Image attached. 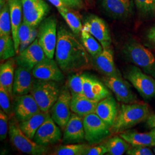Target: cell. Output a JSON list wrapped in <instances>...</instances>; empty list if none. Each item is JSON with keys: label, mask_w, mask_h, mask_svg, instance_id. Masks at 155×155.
I'll return each mask as SVG.
<instances>
[{"label": "cell", "mask_w": 155, "mask_h": 155, "mask_svg": "<svg viewBox=\"0 0 155 155\" xmlns=\"http://www.w3.org/2000/svg\"><path fill=\"white\" fill-rule=\"evenodd\" d=\"M83 29L91 33L102 45L103 48L110 47L111 38L107 24L99 17L90 16L85 21Z\"/></svg>", "instance_id": "12"}, {"label": "cell", "mask_w": 155, "mask_h": 155, "mask_svg": "<svg viewBox=\"0 0 155 155\" xmlns=\"http://www.w3.org/2000/svg\"><path fill=\"white\" fill-rule=\"evenodd\" d=\"M147 125L151 128L155 127V114H150L147 120Z\"/></svg>", "instance_id": "44"}, {"label": "cell", "mask_w": 155, "mask_h": 155, "mask_svg": "<svg viewBox=\"0 0 155 155\" xmlns=\"http://www.w3.org/2000/svg\"><path fill=\"white\" fill-rule=\"evenodd\" d=\"M9 135L12 144L24 153L45 155L47 151V147L37 144L23 133L16 117H12L9 123Z\"/></svg>", "instance_id": "5"}, {"label": "cell", "mask_w": 155, "mask_h": 155, "mask_svg": "<svg viewBox=\"0 0 155 155\" xmlns=\"http://www.w3.org/2000/svg\"><path fill=\"white\" fill-rule=\"evenodd\" d=\"M106 86L115 94L118 101L124 104L136 103V95L131 90L129 84L122 79L121 75H114L104 78Z\"/></svg>", "instance_id": "11"}, {"label": "cell", "mask_w": 155, "mask_h": 155, "mask_svg": "<svg viewBox=\"0 0 155 155\" xmlns=\"http://www.w3.org/2000/svg\"><path fill=\"white\" fill-rule=\"evenodd\" d=\"M147 38L151 43L155 45V25L150 29L147 34Z\"/></svg>", "instance_id": "42"}, {"label": "cell", "mask_w": 155, "mask_h": 155, "mask_svg": "<svg viewBox=\"0 0 155 155\" xmlns=\"http://www.w3.org/2000/svg\"><path fill=\"white\" fill-rule=\"evenodd\" d=\"M58 10L64 20L66 21L73 33L75 35L79 36L81 33L83 26L79 15L75 10L71 9L67 6H65L62 9Z\"/></svg>", "instance_id": "28"}, {"label": "cell", "mask_w": 155, "mask_h": 155, "mask_svg": "<svg viewBox=\"0 0 155 155\" xmlns=\"http://www.w3.org/2000/svg\"><path fill=\"white\" fill-rule=\"evenodd\" d=\"M136 5L145 14L155 13V0H134Z\"/></svg>", "instance_id": "37"}, {"label": "cell", "mask_w": 155, "mask_h": 155, "mask_svg": "<svg viewBox=\"0 0 155 155\" xmlns=\"http://www.w3.org/2000/svg\"><path fill=\"white\" fill-rule=\"evenodd\" d=\"M61 139L59 127L52 117L49 116L38 129L33 140L37 144L47 147L60 141Z\"/></svg>", "instance_id": "15"}, {"label": "cell", "mask_w": 155, "mask_h": 155, "mask_svg": "<svg viewBox=\"0 0 155 155\" xmlns=\"http://www.w3.org/2000/svg\"><path fill=\"white\" fill-rule=\"evenodd\" d=\"M32 76L31 70L23 67H17L13 84V94L17 97L30 93L34 81Z\"/></svg>", "instance_id": "20"}, {"label": "cell", "mask_w": 155, "mask_h": 155, "mask_svg": "<svg viewBox=\"0 0 155 155\" xmlns=\"http://www.w3.org/2000/svg\"><path fill=\"white\" fill-rule=\"evenodd\" d=\"M68 86L72 98L84 96L83 94V74L78 73L69 78Z\"/></svg>", "instance_id": "33"}, {"label": "cell", "mask_w": 155, "mask_h": 155, "mask_svg": "<svg viewBox=\"0 0 155 155\" xmlns=\"http://www.w3.org/2000/svg\"><path fill=\"white\" fill-rule=\"evenodd\" d=\"M118 113L117 104L111 95L100 101L95 112L110 127L115 121Z\"/></svg>", "instance_id": "21"}, {"label": "cell", "mask_w": 155, "mask_h": 155, "mask_svg": "<svg viewBox=\"0 0 155 155\" xmlns=\"http://www.w3.org/2000/svg\"><path fill=\"white\" fill-rule=\"evenodd\" d=\"M81 36L83 46L92 57L97 55L102 51L104 48L102 45L89 32L82 29Z\"/></svg>", "instance_id": "31"}, {"label": "cell", "mask_w": 155, "mask_h": 155, "mask_svg": "<svg viewBox=\"0 0 155 155\" xmlns=\"http://www.w3.org/2000/svg\"><path fill=\"white\" fill-rule=\"evenodd\" d=\"M50 116L49 111H40L25 121L18 122L23 133L29 139L33 140L39 127Z\"/></svg>", "instance_id": "25"}, {"label": "cell", "mask_w": 155, "mask_h": 155, "mask_svg": "<svg viewBox=\"0 0 155 155\" xmlns=\"http://www.w3.org/2000/svg\"><path fill=\"white\" fill-rule=\"evenodd\" d=\"M129 144L121 136H114L108 139L104 145L108 155H122L130 148Z\"/></svg>", "instance_id": "29"}, {"label": "cell", "mask_w": 155, "mask_h": 155, "mask_svg": "<svg viewBox=\"0 0 155 155\" xmlns=\"http://www.w3.org/2000/svg\"><path fill=\"white\" fill-rule=\"evenodd\" d=\"M40 111L41 110L32 94L17 97L14 113L18 122L28 120Z\"/></svg>", "instance_id": "16"}, {"label": "cell", "mask_w": 155, "mask_h": 155, "mask_svg": "<svg viewBox=\"0 0 155 155\" xmlns=\"http://www.w3.org/2000/svg\"><path fill=\"white\" fill-rule=\"evenodd\" d=\"M83 94L90 100L100 102L111 95L110 92L99 80L86 74H83Z\"/></svg>", "instance_id": "17"}, {"label": "cell", "mask_w": 155, "mask_h": 155, "mask_svg": "<svg viewBox=\"0 0 155 155\" xmlns=\"http://www.w3.org/2000/svg\"><path fill=\"white\" fill-rule=\"evenodd\" d=\"M12 97L2 86L0 85V106L1 109L10 116L12 114L11 98Z\"/></svg>", "instance_id": "36"}, {"label": "cell", "mask_w": 155, "mask_h": 155, "mask_svg": "<svg viewBox=\"0 0 155 155\" xmlns=\"http://www.w3.org/2000/svg\"><path fill=\"white\" fill-rule=\"evenodd\" d=\"M149 106L146 104H122L116 120L110 127L111 133H121L147 121L150 115Z\"/></svg>", "instance_id": "2"}, {"label": "cell", "mask_w": 155, "mask_h": 155, "mask_svg": "<svg viewBox=\"0 0 155 155\" xmlns=\"http://www.w3.org/2000/svg\"><path fill=\"white\" fill-rule=\"evenodd\" d=\"M153 153H155V148H153Z\"/></svg>", "instance_id": "47"}, {"label": "cell", "mask_w": 155, "mask_h": 155, "mask_svg": "<svg viewBox=\"0 0 155 155\" xmlns=\"http://www.w3.org/2000/svg\"><path fill=\"white\" fill-rule=\"evenodd\" d=\"M9 132L8 115L3 110H0V139L3 141L6 138Z\"/></svg>", "instance_id": "38"}, {"label": "cell", "mask_w": 155, "mask_h": 155, "mask_svg": "<svg viewBox=\"0 0 155 155\" xmlns=\"http://www.w3.org/2000/svg\"><path fill=\"white\" fill-rule=\"evenodd\" d=\"M123 51L130 61L155 78V56L150 50L132 40L126 43Z\"/></svg>", "instance_id": "3"}, {"label": "cell", "mask_w": 155, "mask_h": 155, "mask_svg": "<svg viewBox=\"0 0 155 155\" xmlns=\"http://www.w3.org/2000/svg\"><path fill=\"white\" fill-rule=\"evenodd\" d=\"M150 133H151L154 137H155V127H153L152 129L150 132Z\"/></svg>", "instance_id": "45"}, {"label": "cell", "mask_w": 155, "mask_h": 155, "mask_svg": "<svg viewBox=\"0 0 155 155\" xmlns=\"http://www.w3.org/2000/svg\"><path fill=\"white\" fill-rule=\"evenodd\" d=\"M107 153V150L105 146L100 145L94 147H89L84 152L83 155H103Z\"/></svg>", "instance_id": "40"}, {"label": "cell", "mask_w": 155, "mask_h": 155, "mask_svg": "<svg viewBox=\"0 0 155 155\" xmlns=\"http://www.w3.org/2000/svg\"><path fill=\"white\" fill-rule=\"evenodd\" d=\"M85 140L89 144L100 143L110 134V127L96 113L83 117Z\"/></svg>", "instance_id": "8"}, {"label": "cell", "mask_w": 155, "mask_h": 155, "mask_svg": "<svg viewBox=\"0 0 155 155\" xmlns=\"http://www.w3.org/2000/svg\"><path fill=\"white\" fill-rule=\"evenodd\" d=\"M98 102L90 100L85 96L72 97L71 109L73 113L83 118L95 112Z\"/></svg>", "instance_id": "26"}, {"label": "cell", "mask_w": 155, "mask_h": 155, "mask_svg": "<svg viewBox=\"0 0 155 155\" xmlns=\"http://www.w3.org/2000/svg\"><path fill=\"white\" fill-rule=\"evenodd\" d=\"M75 35L63 27L58 31L56 61L63 72H77L90 66L88 52Z\"/></svg>", "instance_id": "1"}, {"label": "cell", "mask_w": 155, "mask_h": 155, "mask_svg": "<svg viewBox=\"0 0 155 155\" xmlns=\"http://www.w3.org/2000/svg\"><path fill=\"white\" fill-rule=\"evenodd\" d=\"M15 59L10 58L1 64L0 66V85L12 97L13 84L15 74Z\"/></svg>", "instance_id": "24"}, {"label": "cell", "mask_w": 155, "mask_h": 155, "mask_svg": "<svg viewBox=\"0 0 155 155\" xmlns=\"http://www.w3.org/2000/svg\"><path fill=\"white\" fill-rule=\"evenodd\" d=\"M127 153L129 155H154L152 150L148 147H133L128 150Z\"/></svg>", "instance_id": "39"}, {"label": "cell", "mask_w": 155, "mask_h": 155, "mask_svg": "<svg viewBox=\"0 0 155 155\" xmlns=\"http://www.w3.org/2000/svg\"><path fill=\"white\" fill-rule=\"evenodd\" d=\"M32 28L33 27H31L27 23L22 21L18 31V38L20 40V48L18 54L24 50L25 45L27 43L28 40L31 37Z\"/></svg>", "instance_id": "35"}, {"label": "cell", "mask_w": 155, "mask_h": 155, "mask_svg": "<svg viewBox=\"0 0 155 155\" xmlns=\"http://www.w3.org/2000/svg\"><path fill=\"white\" fill-rule=\"evenodd\" d=\"M61 90L56 82L36 79L33 81L30 93L41 111H49L58 100Z\"/></svg>", "instance_id": "4"}, {"label": "cell", "mask_w": 155, "mask_h": 155, "mask_svg": "<svg viewBox=\"0 0 155 155\" xmlns=\"http://www.w3.org/2000/svg\"><path fill=\"white\" fill-rule=\"evenodd\" d=\"M87 144H68L61 145L56 150L54 155H83L84 152L89 148Z\"/></svg>", "instance_id": "34"}, {"label": "cell", "mask_w": 155, "mask_h": 155, "mask_svg": "<svg viewBox=\"0 0 155 155\" xmlns=\"http://www.w3.org/2000/svg\"><path fill=\"white\" fill-rule=\"evenodd\" d=\"M33 77L40 80L59 82L64 79V75L56 61L46 57L33 67Z\"/></svg>", "instance_id": "13"}, {"label": "cell", "mask_w": 155, "mask_h": 155, "mask_svg": "<svg viewBox=\"0 0 155 155\" xmlns=\"http://www.w3.org/2000/svg\"><path fill=\"white\" fill-rule=\"evenodd\" d=\"M64 5L75 11L81 10L84 6L82 0H60Z\"/></svg>", "instance_id": "41"}, {"label": "cell", "mask_w": 155, "mask_h": 155, "mask_svg": "<svg viewBox=\"0 0 155 155\" xmlns=\"http://www.w3.org/2000/svg\"><path fill=\"white\" fill-rule=\"evenodd\" d=\"M46 57L36 38L31 45L18 54L15 59L18 66L23 67L32 71L34 67Z\"/></svg>", "instance_id": "14"}, {"label": "cell", "mask_w": 155, "mask_h": 155, "mask_svg": "<svg viewBox=\"0 0 155 155\" xmlns=\"http://www.w3.org/2000/svg\"><path fill=\"white\" fill-rule=\"evenodd\" d=\"M37 39L46 56L53 59L55 53L58 39L57 20L55 17L51 16L45 18L40 23Z\"/></svg>", "instance_id": "6"}, {"label": "cell", "mask_w": 155, "mask_h": 155, "mask_svg": "<svg viewBox=\"0 0 155 155\" xmlns=\"http://www.w3.org/2000/svg\"><path fill=\"white\" fill-rule=\"evenodd\" d=\"M10 7L11 20L12 36L15 42V50L17 55L19 52L20 40L18 38L19 29L22 23V8L21 0H8Z\"/></svg>", "instance_id": "22"}, {"label": "cell", "mask_w": 155, "mask_h": 155, "mask_svg": "<svg viewBox=\"0 0 155 155\" xmlns=\"http://www.w3.org/2000/svg\"><path fill=\"white\" fill-rule=\"evenodd\" d=\"M105 11L115 18H124L129 12V4L124 0H102Z\"/></svg>", "instance_id": "27"}, {"label": "cell", "mask_w": 155, "mask_h": 155, "mask_svg": "<svg viewBox=\"0 0 155 155\" xmlns=\"http://www.w3.org/2000/svg\"><path fill=\"white\" fill-rule=\"evenodd\" d=\"M85 139L83 118L73 113L64 129L63 141L65 143H79Z\"/></svg>", "instance_id": "18"}, {"label": "cell", "mask_w": 155, "mask_h": 155, "mask_svg": "<svg viewBox=\"0 0 155 155\" xmlns=\"http://www.w3.org/2000/svg\"><path fill=\"white\" fill-rule=\"evenodd\" d=\"M120 136L132 147H154L155 137L150 133H140L134 130H127Z\"/></svg>", "instance_id": "23"}, {"label": "cell", "mask_w": 155, "mask_h": 155, "mask_svg": "<svg viewBox=\"0 0 155 155\" xmlns=\"http://www.w3.org/2000/svg\"><path fill=\"white\" fill-rule=\"evenodd\" d=\"M72 95L66 86L63 87L60 95L51 108V117L56 124L64 130L71 116Z\"/></svg>", "instance_id": "10"}, {"label": "cell", "mask_w": 155, "mask_h": 155, "mask_svg": "<svg viewBox=\"0 0 155 155\" xmlns=\"http://www.w3.org/2000/svg\"><path fill=\"white\" fill-rule=\"evenodd\" d=\"M23 21L31 27H38L50 12L44 0H21Z\"/></svg>", "instance_id": "9"}, {"label": "cell", "mask_w": 155, "mask_h": 155, "mask_svg": "<svg viewBox=\"0 0 155 155\" xmlns=\"http://www.w3.org/2000/svg\"><path fill=\"white\" fill-rule=\"evenodd\" d=\"M125 2H127L128 4H129V0H124Z\"/></svg>", "instance_id": "46"}, {"label": "cell", "mask_w": 155, "mask_h": 155, "mask_svg": "<svg viewBox=\"0 0 155 155\" xmlns=\"http://www.w3.org/2000/svg\"><path fill=\"white\" fill-rule=\"evenodd\" d=\"M15 42L12 36H0V59L5 61L16 55Z\"/></svg>", "instance_id": "32"}, {"label": "cell", "mask_w": 155, "mask_h": 155, "mask_svg": "<svg viewBox=\"0 0 155 155\" xmlns=\"http://www.w3.org/2000/svg\"><path fill=\"white\" fill-rule=\"evenodd\" d=\"M125 77L145 99L155 97V78L141 71L139 67H129Z\"/></svg>", "instance_id": "7"}, {"label": "cell", "mask_w": 155, "mask_h": 155, "mask_svg": "<svg viewBox=\"0 0 155 155\" xmlns=\"http://www.w3.org/2000/svg\"><path fill=\"white\" fill-rule=\"evenodd\" d=\"M12 25L10 7L8 2L1 0L0 36L11 35Z\"/></svg>", "instance_id": "30"}, {"label": "cell", "mask_w": 155, "mask_h": 155, "mask_svg": "<svg viewBox=\"0 0 155 155\" xmlns=\"http://www.w3.org/2000/svg\"><path fill=\"white\" fill-rule=\"evenodd\" d=\"M93 58L94 66L104 75L106 77L121 75L115 65L113 52L110 47L104 48L101 53Z\"/></svg>", "instance_id": "19"}, {"label": "cell", "mask_w": 155, "mask_h": 155, "mask_svg": "<svg viewBox=\"0 0 155 155\" xmlns=\"http://www.w3.org/2000/svg\"><path fill=\"white\" fill-rule=\"evenodd\" d=\"M53 5L55 6L58 9H62L64 7L66 6L64 5L63 2H61L60 0H48Z\"/></svg>", "instance_id": "43"}]
</instances>
